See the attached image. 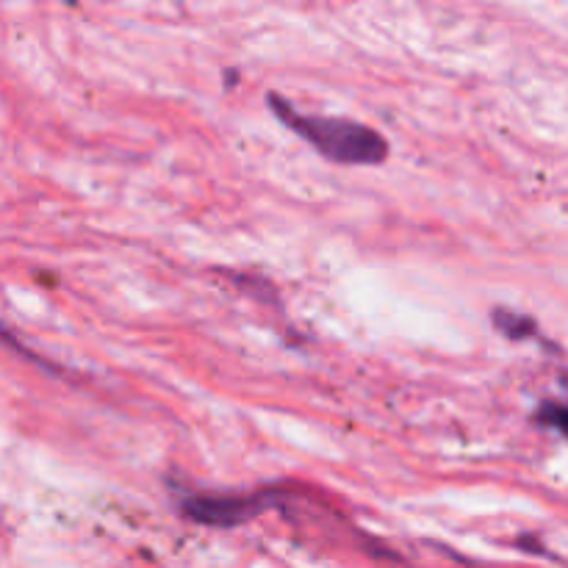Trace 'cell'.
<instances>
[{"instance_id": "2", "label": "cell", "mask_w": 568, "mask_h": 568, "mask_svg": "<svg viewBox=\"0 0 568 568\" xmlns=\"http://www.w3.org/2000/svg\"><path fill=\"white\" fill-rule=\"evenodd\" d=\"M277 503V494H189L181 499V514L205 527H239L266 514Z\"/></svg>"}, {"instance_id": "3", "label": "cell", "mask_w": 568, "mask_h": 568, "mask_svg": "<svg viewBox=\"0 0 568 568\" xmlns=\"http://www.w3.org/2000/svg\"><path fill=\"white\" fill-rule=\"evenodd\" d=\"M541 416L547 425L558 427V430H564L568 436V408H564V405H547Z\"/></svg>"}, {"instance_id": "1", "label": "cell", "mask_w": 568, "mask_h": 568, "mask_svg": "<svg viewBox=\"0 0 568 568\" xmlns=\"http://www.w3.org/2000/svg\"><path fill=\"white\" fill-rule=\"evenodd\" d=\"M270 109L281 122H286L297 136H303L320 155H325L333 164L347 166H372L383 164L388 155V142L381 131L369 125H361L344 116H314L300 114L292 103L277 94H270Z\"/></svg>"}]
</instances>
